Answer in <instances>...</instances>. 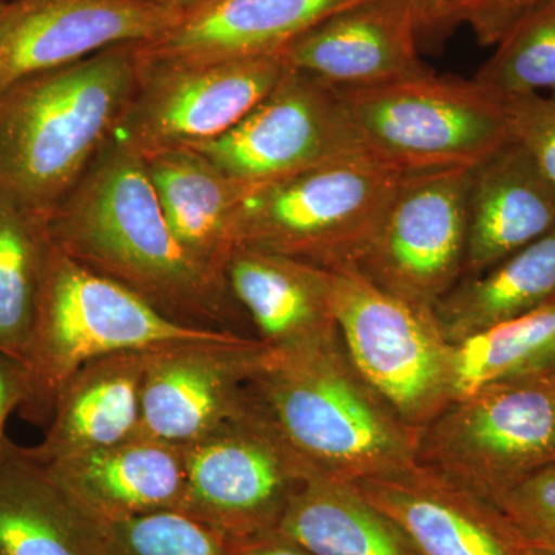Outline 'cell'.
<instances>
[{
    "label": "cell",
    "mask_w": 555,
    "mask_h": 555,
    "mask_svg": "<svg viewBox=\"0 0 555 555\" xmlns=\"http://www.w3.org/2000/svg\"><path fill=\"white\" fill-rule=\"evenodd\" d=\"M46 225L51 243L68 257L166 315L233 331L228 280L175 238L144 158L126 142L109 139Z\"/></svg>",
    "instance_id": "1"
},
{
    "label": "cell",
    "mask_w": 555,
    "mask_h": 555,
    "mask_svg": "<svg viewBox=\"0 0 555 555\" xmlns=\"http://www.w3.org/2000/svg\"><path fill=\"white\" fill-rule=\"evenodd\" d=\"M137 43H120L0 90V201L49 221L138 90Z\"/></svg>",
    "instance_id": "2"
},
{
    "label": "cell",
    "mask_w": 555,
    "mask_h": 555,
    "mask_svg": "<svg viewBox=\"0 0 555 555\" xmlns=\"http://www.w3.org/2000/svg\"><path fill=\"white\" fill-rule=\"evenodd\" d=\"M246 393L250 408L318 474L356 483L415 465L420 430L361 377L341 335L299 349L268 347Z\"/></svg>",
    "instance_id": "3"
},
{
    "label": "cell",
    "mask_w": 555,
    "mask_h": 555,
    "mask_svg": "<svg viewBox=\"0 0 555 555\" xmlns=\"http://www.w3.org/2000/svg\"><path fill=\"white\" fill-rule=\"evenodd\" d=\"M246 338L175 320L51 243L24 361L28 397L21 411L30 422H49L62 387L96 358L184 345H232Z\"/></svg>",
    "instance_id": "4"
},
{
    "label": "cell",
    "mask_w": 555,
    "mask_h": 555,
    "mask_svg": "<svg viewBox=\"0 0 555 555\" xmlns=\"http://www.w3.org/2000/svg\"><path fill=\"white\" fill-rule=\"evenodd\" d=\"M406 175L358 158L257 185L236 215V247L324 270L357 266Z\"/></svg>",
    "instance_id": "5"
},
{
    "label": "cell",
    "mask_w": 555,
    "mask_h": 555,
    "mask_svg": "<svg viewBox=\"0 0 555 555\" xmlns=\"http://www.w3.org/2000/svg\"><path fill=\"white\" fill-rule=\"evenodd\" d=\"M415 463L496 505L555 463V366L455 398L420 429Z\"/></svg>",
    "instance_id": "6"
},
{
    "label": "cell",
    "mask_w": 555,
    "mask_h": 555,
    "mask_svg": "<svg viewBox=\"0 0 555 555\" xmlns=\"http://www.w3.org/2000/svg\"><path fill=\"white\" fill-rule=\"evenodd\" d=\"M338 93L369 155L406 173L470 169L511 139L505 100L476 79L429 72Z\"/></svg>",
    "instance_id": "7"
},
{
    "label": "cell",
    "mask_w": 555,
    "mask_h": 555,
    "mask_svg": "<svg viewBox=\"0 0 555 555\" xmlns=\"http://www.w3.org/2000/svg\"><path fill=\"white\" fill-rule=\"evenodd\" d=\"M328 272L347 356L401 422L422 429L454 400V345L433 309L387 294L356 266Z\"/></svg>",
    "instance_id": "8"
},
{
    "label": "cell",
    "mask_w": 555,
    "mask_h": 555,
    "mask_svg": "<svg viewBox=\"0 0 555 555\" xmlns=\"http://www.w3.org/2000/svg\"><path fill=\"white\" fill-rule=\"evenodd\" d=\"M184 456L179 511L229 543L273 534L292 496L318 474L250 404L246 415L185 447Z\"/></svg>",
    "instance_id": "9"
},
{
    "label": "cell",
    "mask_w": 555,
    "mask_h": 555,
    "mask_svg": "<svg viewBox=\"0 0 555 555\" xmlns=\"http://www.w3.org/2000/svg\"><path fill=\"white\" fill-rule=\"evenodd\" d=\"M185 147L251 185L343 160L372 158L338 90L292 67L229 133Z\"/></svg>",
    "instance_id": "10"
},
{
    "label": "cell",
    "mask_w": 555,
    "mask_h": 555,
    "mask_svg": "<svg viewBox=\"0 0 555 555\" xmlns=\"http://www.w3.org/2000/svg\"><path fill=\"white\" fill-rule=\"evenodd\" d=\"M467 170L408 173L356 268L387 294L436 308L465 273Z\"/></svg>",
    "instance_id": "11"
},
{
    "label": "cell",
    "mask_w": 555,
    "mask_h": 555,
    "mask_svg": "<svg viewBox=\"0 0 555 555\" xmlns=\"http://www.w3.org/2000/svg\"><path fill=\"white\" fill-rule=\"evenodd\" d=\"M288 69L283 53L214 64L141 65L137 93L113 137L142 158L215 141L238 126Z\"/></svg>",
    "instance_id": "12"
},
{
    "label": "cell",
    "mask_w": 555,
    "mask_h": 555,
    "mask_svg": "<svg viewBox=\"0 0 555 555\" xmlns=\"http://www.w3.org/2000/svg\"><path fill=\"white\" fill-rule=\"evenodd\" d=\"M185 11L159 0H11L0 22V90L108 47L156 38Z\"/></svg>",
    "instance_id": "13"
},
{
    "label": "cell",
    "mask_w": 555,
    "mask_h": 555,
    "mask_svg": "<svg viewBox=\"0 0 555 555\" xmlns=\"http://www.w3.org/2000/svg\"><path fill=\"white\" fill-rule=\"evenodd\" d=\"M266 349L248 337L153 350L142 386L141 436L185 448L246 415V385Z\"/></svg>",
    "instance_id": "14"
},
{
    "label": "cell",
    "mask_w": 555,
    "mask_h": 555,
    "mask_svg": "<svg viewBox=\"0 0 555 555\" xmlns=\"http://www.w3.org/2000/svg\"><path fill=\"white\" fill-rule=\"evenodd\" d=\"M297 72L338 90L366 89L433 72L420 57L409 0H363L338 11L283 51Z\"/></svg>",
    "instance_id": "15"
},
{
    "label": "cell",
    "mask_w": 555,
    "mask_h": 555,
    "mask_svg": "<svg viewBox=\"0 0 555 555\" xmlns=\"http://www.w3.org/2000/svg\"><path fill=\"white\" fill-rule=\"evenodd\" d=\"M420 555H528V539L494 503L420 465L356 481Z\"/></svg>",
    "instance_id": "16"
},
{
    "label": "cell",
    "mask_w": 555,
    "mask_h": 555,
    "mask_svg": "<svg viewBox=\"0 0 555 555\" xmlns=\"http://www.w3.org/2000/svg\"><path fill=\"white\" fill-rule=\"evenodd\" d=\"M363 0H207L175 27L137 43L139 64L201 65L269 56Z\"/></svg>",
    "instance_id": "17"
},
{
    "label": "cell",
    "mask_w": 555,
    "mask_h": 555,
    "mask_svg": "<svg viewBox=\"0 0 555 555\" xmlns=\"http://www.w3.org/2000/svg\"><path fill=\"white\" fill-rule=\"evenodd\" d=\"M466 218L463 276H473L553 232L555 188L509 139L467 170Z\"/></svg>",
    "instance_id": "18"
},
{
    "label": "cell",
    "mask_w": 555,
    "mask_h": 555,
    "mask_svg": "<svg viewBox=\"0 0 555 555\" xmlns=\"http://www.w3.org/2000/svg\"><path fill=\"white\" fill-rule=\"evenodd\" d=\"M42 465L98 524L179 511L184 494V448L149 437Z\"/></svg>",
    "instance_id": "19"
},
{
    "label": "cell",
    "mask_w": 555,
    "mask_h": 555,
    "mask_svg": "<svg viewBox=\"0 0 555 555\" xmlns=\"http://www.w3.org/2000/svg\"><path fill=\"white\" fill-rule=\"evenodd\" d=\"M224 273L233 298L269 349H299L339 338L328 270L236 247Z\"/></svg>",
    "instance_id": "20"
},
{
    "label": "cell",
    "mask_w": 555,
    "mask_h": 555,
    "mask_svg": "<svg viewBox=\"0 0 555 555\" xmlns=\"http://www.w3.org/2000/svg\"><path fill=\"white\" fill-rule=\"evenodd\" d=\"M153 350L96 358L62 387L38 447L40 463L112 448L141 436L142 386Z\"/></svg>",
    "instance_id": "21"
},
{
    "label": "cell",
    "mask_w": 555,
    "mask_h": 555,
    "mask_svg": "<svg viewBox=\"0 0 555 555\" xmlns=\"http://www.w3.org/2000/svg\"><path fill=\"white\" fill-rule=\"evenodd\" d=\"M144 160L175 238L201 264L225 276L236 247V215L257 185L229 177L189 147L159 150Z\"/></svg>",
    "instance_id": "22"
},
{
    "label": "cell",
    "mask_w": 555,
    "mask_h": 555,
    "mask_svg": "<svg viewBox=\"0 0 555 555\" xmlns=\"http://www.w3.org/2000/svg\"><path fill=\"white\" fill-rule=\"evenodd\" d=\"M0 555H104L101 525L10 438L0 447Z\"/></svg>",
    "instance_id": "23"
},
{
    "label": "cell",
    "mask_w": 555,
    "mask_h": 555,
    "mask_svg": "<svg viewBox=\"0 0 555 555\" xmlns=\"http://www.w3.org/2000/svg\"><path fill=\"white\" fill-rule=\"evenodd\" d=\"M273 535L313 555H420L406 532L352 481L323 474L292 496Z\"/></svg>",
    "instance_id": "24"
},
{
    "label": "cell",
    "mask_w": 555,
    "mask_h": 555,
    "mask_svg": "<svg viewBox=\"0 0 555 555\" xmlns=\"http://www.w3.org/2000/svg\"><path fill=\"white\" fill-rule=\"evenodd\" d=\"M555 298V229L478 275L463 276L434 308L451 345L534 312Z\"/></svg>",
    "instance_id": "25"
},
{
    "label": "cell",
    "mask_w": 555,
    "mask_h": 555,
    "mask_svg": "<svg viewBox=\"0 0 555 555\" xmlns=\"http://www.w3.org/2000/svg\"><path fill=\"white\" fill-rule=\"evenodd\" d=\"M50 246L46 222L0 201V353L22 366Z\"/></svg>",
    "instance_id": "26"
},
{
    "label": "cell",
    "mask_w": 555,
    "mask_h": 555,
    "mask_svg": "<svg viewBox=\"0 0 555 555\" xmlns=\"http://www.w3.org/2000/svg\"><path fill=\"white\" fill-rule=\"evenodd\" d=\"M554 366L555 298L534 312L455 343L454 400L492 383Z\"/></svg>",
    "instance_id": "27"
},
{
    "label": "cell",
    "mask_w": 555,
    "mask_h": 555,
    "mask_svg": "<svg viewBox=\"0 0 555 555\" xmlns=\"http://www.w3.org/2000/svg\"><path fill=\"white\" fill-rule=\"evenodd\" d=\"M474 79L502 98L555 96V0L518 21Z\"/></svg>",
    "instance_id": "28"
},
{
    "label": "cell",
    "mask_w": 555,
    "mask_h": 555,
    "mask_svg": "<svg viewBox=\"0 0 555 555\" xmlns=\"http://www.w3.org/2000/svg\"><path fill=\"white\" fill-rule=\"evenodd\" d=\"M100 525L104 555H233L224 537L181 511Z\"/></svg>",
    "instance_id": "29"
},
{
    "label": "cell",
    "mask_w": 555,
    "mask_h": 555,
    "mask_svg": "<svg viewBox=\"0 0 555 555\" xmlns=\"http://www.w3.org/2000/svg\"><path fill=\"white\" fill-rule=\"evenodd\" d=\"M503 100L511 139L528 152L555 188V96L526 94Z\"/></svg>",
    "instance_id": "30"
},
{
    "label": "cell",
    "mask_w": 555,
    "mask_h": 555,
    "mask_svg": "<svg viewBox=\"0 0 555 555\" xmlns=\"http://www.w3.org/2000/svg\"><path fill=\"white\" fill-rule=\"evenodd\" d=\"M496 506L526 539H555V463L511 489Z\"/></svg>",
    "instance_id": "31"
},
{
    "label": "cell",
    "mask_w": 555,
    "mask_h": 555,
    "mask_svg": "<svg viewBox=\"0 0 555 555\" xmlns=\"http://www.w3.org/2000/svg\"><path fill=\"white\" fill-rule=\"evenodd\" d=\"M546 0H448L447 33L467 27L483 47H495L518 21Z\"/></svg>",
    "instance_id": "32"
},
{
    "label": "cell",
    "mask_w": 555,
    "mask_h": 555,
    "mask_svg": "<svg viewBox=\"0 0 555 555\" xmlns=\"http://www.w3.org/2000/svg\"><path fill=\"white\" fill-rule=\"evenodd\" d=\"M28 397V379L20 361L0 353V447L7 440L5 426L10 415L24 406Z\"/></svg>",
    "instance_id": "33"
},
{
    "label": "cell",
    "mask_w": 555,
    "mask_h": 555,
    "mask_svg": "<svg viewBox=\"0 0 555 555\" xmlns=\"http://www.w3.org/2000/svg\"><path fill=\"white\" fill-rule=\"evenodd\" d=\"M418 22L420 39H436L447 35L444 9L448 0H409Z\"/></svg>",
    "instance_id": "34"
},
{
    "label": "cell",
    "mask_w": 555,
    "mask_h": 555,
    "mask_svg": "<svg viewBox=\"0 0 555 555\" xmlns=\"http://www.w3.org/2000/svg\"><path fill=\"white\" fill-rule=\"evenodd\" d=\"M233 555H313L287 540L270 534L246 542L230 543Z\"/></svg>",
    "instance_id": "35"
},
{
    "label": "cell",
    "mask_w": 555,
    "mask_h": 555,
    "mask_svg": "<svg viewBox=\"0 0 555 555\" xmlns=\"http://www.w3.org/2000/svg\"><path fill=\"white\" fill-rule=\"evenodd\" d=\"M528 555H555V539L551 540H529L526 546Z\"/></svg>",
    "instance_id": "36"
},
{
    "label": "cell",
    "mask_w": 555,
    "mask_h": 555,
    "mask_svg": "<svg viewBox=\"0 0 555 555\" xmlns=\"http://www.w3.org/2000/svg\"><path fill=\"white\" fill-rule=\"evenodd\" d=\"M159 2L167 3V5L178 7V9L190 10L193 7L201 5L207 0H159Z\"/></svg>",
    "instance_id": "37"
},
{
    "label": "cell",
    "mask_w": 555,
    "mask_h": 555,
    "mask_svg": "<svg viewBox=\"0 0 555 555\" xmlns=\"http://www.w3.org/2000/svg\"><path fill=\"white\" fill-rule=\"evenodd\" d=\"M10 2H7V0H0V22H2L3 17H5L7 11L10 9Z\"/></svg>",
    "instance_id": "38"
},
{
    "label": "cell",
    "mask_w": 555,
    "mask_h": 555,
    "mask_svg": "<svg viewBox=\"0 0 555 555\" xmlns=\"http://www.w3.org/2000/svg\"><path fill=\"white\" fill-rule=\"evenodd\" d=\"M7 2H10V0H7Z\"/></svg>",
    "instance_id": "39"
}]
</instances>
